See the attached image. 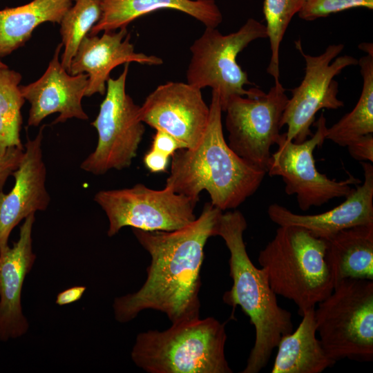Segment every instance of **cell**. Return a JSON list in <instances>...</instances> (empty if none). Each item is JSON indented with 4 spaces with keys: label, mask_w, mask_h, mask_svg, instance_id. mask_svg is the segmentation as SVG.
<instances>
[{
    "label": "cell",
    "mask_w": 373,
    "mask_h": 373,
    "mask_svg": "<svg viewBox=\"0 0 373 373\" xmlns=\"http://www.w3.org/2000/svg\"><path fill=\"white\" fill-rule=\"evenodd\" d=\"M209 117L200 142L182 149L171 156L166 186L199 201L206 191L211 203L220 210L235 209L260 187L266 171L239 157L225 141L222 108L218 93L212 90Z\"/></svg>",
    "instance_id": "obj_2"
},
{
    "label": "cell",
    "mask_w": 373,
    "mask_h": 373,
    "mask_svg": "<svg viewBox=\"0 0 373 373\" xmlns=\"http://www.w3.org/2000/svg\"><path fill=\"white\" fill-rule=\"evenodd\" d=\"M44 127L23 146L22 160L12 175L15 178L12 189L8 193L0 192V253L8 247L10 235L21 221L36 211H45L49 205L42 149Z\"/></svg>",
    "instance_id": "obj_14"
},
{
    "label": "cell",
    "mask_w": 373,
    "mask_h": 373,
    "mask_svg": "<svg viewBox=\"0 0 373 373\" xmlns=\"http://www.w3.org/2000/svg\"><path fill=\"white\" fill-rule=\"evenodd\" d=\"M295 46L305 60V75L291 91L280 126L287 127V140L300 143L312 135L311 126L320 110H336L344 106L338 97V83L334 77L345 68L357 65L358 60L347 55L338 56L344 49L343 44L329 45L316 56L304 52L300 39L295 41Z\"/></svg>",
    "instance_id": "obj_10"
},
{
    "label": "cell",
    "mask_w": 373,
    "mask_h": 373,
    "mask_svg": "<svg viewBox=\"0 0 373 373\" xmlns=\"http://www.w3.org/2000/svg\"><path fill=\"white\" fill-rule=\"evenodd\" d=\"M356 8L372 10L373 0H305L298 15L303 20L314 21Z\"/></svg>",
    "instance_id": "obj_27"
},
{
    "label": "cell",
    "mask_w": 373,
    "mask_h": 373,
    "mask_svg": "<svg viewBox=\"0 0 373 373\" xmlns=\"http://www.w3.org/2000/svg\"><path fill=\"white\" fill-rule=\"evenodd\" d=\"M350 155L360 162H373V133L361 137L347 146Z\"/></svg>",
    "instance_id": "obj_29"
},
{
    "label": "cell",
    "mask_w": 373,
    "mask_h": 373,
    "mask_svg": "<svg viewBox=\"0 0 373 373\" xmlns=\"http://www.w3.org/2000/svg\"><path fill=\"white\" fill-rule=\"evenodd\" d=\"M325 241L334 285L347 278L373 280V224L343 229Z\"/></svg>",
    "instance_id": "obj_20"
},
{
    "label": "cell",
    "mask_w": 373,
    "mask_h": 373,
    "mask_svg": "<svg viewBox=\"0 0 373 373\" xmlns=\"http://www.w3.org/2000/svg\"><path fill=\"white\" fill-rule=\"evenodd\" d=\"M223 211L207 202L198 218L171 231L133 229L151 256L146 278L135 292L116 298L115 319L127 323L145 309L164 313L172 324L200 317V271L208 239Z\"/></svg>",
    "instance_id": "obj_1"
},
{
    "label": "cell",
    "mask_w": 373,
    "mask_h": 373,
    "mask_svg": "<svg viewBox=\"0 0 373 373\" xmlns=\"http://www.w3.org/2000/svg\"><path fill=\"white\" fill-rule=\"evenodd\" d=\"M358 60L363 77L360 97L354 108L327 128L326 139L347 147L362 136L373 133V48Z\"/></svg>",
    "instance_id": "obj_23"
},
{
    "label": "cell",
    "mask_w": 373,
    "mask_h": 373,
    "mask_svg": "<svg viewBox=\"0 0 373 373\" xmlns=\"http://www.w3.org/2000/svg\"><path fill=\"white\" fill-rule=\"evenodd\" d=\"M94 200L108 218L109 237L125 227L149 231L180 229L196 219L194 210L198 202L169 186L156 190L143 184L99 191Z\"/></svg>",
    "instance_id": "obj_9"
},
{
    "label": "cell",
    "mask_w": 373,
    "mask_h": 373,
    "mask_svg": "<svg viewBox=\"0 0 373 373\" xmlns=\"http://www.w3.org/2000/svg\"><path fill=\"white\" fill-rule=\"evenodd\" d=\"M23 155V147L0 149V192L7 179L18 168Z\"/></svg>",
    "instance_id": "obj_28"
},
{
    "label": "cell",
    "mask_w": 373,
    "mask_h": 373,
    "mask_svg": "<svg viewBox=\"0 0 373 373\" xmlns=\"http://www.w3.org/2000/svg\"><path fill=\"white\" fill-rule=\"evenodd\" d=\"M325 241L298 226H279L258 261L277 296L293 301L298 314L314 309L334 283L325 259Z\"/></svg>",
    "instance_id": "obj_4"
},
{
    "label": "cell",
    "mask_w": 373,
    "mask_h": 373,
    "mask_svg": "<svg viewBox=\"0 0 373 373\" xmlns=\"http://www.w3.org/2000/svg\"><path fill=\"white\" fill-rule=\"evenodd\" d=\"M267 38L266 26L249 18L236 31L222 34L216 28H205L190 47L186 83L200 89L211 88L219 97L222 112L228 101L237 95H250L254 88L247 73L238 64V55L252 41Z\"/></svg>",
    "instance_id": "obj_7"
},
{
    "label": "cell",
    "mask_w": 373,
    "mask_h": 373,
    "mask_svg": "<svg viewBox=\"0 0 373 373\" xmlns=\"http://www.w3.org/2000/svg\"><path fill=\"white\" fill-rule=\"evenodd\" d=\"M247 222L238 210L222 213L216 229L229 249L231 289L224 292V302L240 306L255 329L254 346L242 373H258L268 363L281 338L293 331L291 314L278 305L267 274L251 262L246 249L244 232Z\"/></svg>",
    "instance_id": "obj_3"
},
{
    "label": "cell",
    "mask_w": 373,
    "mask_h": 373,
    "mask_svg": "<svg viewBox=\"0 0 373 373\" xmlns=\"http://www.w3.org/2000/svg\"><path fill=\"white\" fill-rule=\"evenodd\" d=\"M314 308L306 311L296 330L283 336L277 346L271 373H321L336 362L316 336Z\"/></svg>",
    "instance_id": "obj_21"
},
{
    "label": "cell",
    "mask_w": 373,
    "mask_h": 373,
    "mask_svg": "<svg viewBox=\"0 0 373 373\" xmlns=\"http://www.w3.org/2000/svg\"><path fill=\"white\" fill-rule=\"evenodd\" d=\"M126 28L118 31H104L101 36L86 35L79 44L71 61L70 75H88V84L85 97L104 95L111 70L116 66L131 62L157 66L162 59L155 55L136 52L130 41Z\"/></svg>",
    "instance_id": "obj_17"
},
{
    "label": "cell",
    "mask_w": 373,
    "mask_h": 373,
    "mask_svg": "<svg viewBox=\"0 0 373 373\" xmlns=\"http://www.w3.org/2000/svg\"><path fill=\"white\" fill-rule=\"evenodd\" d=\"M101 17L89 35L126 28L137 18L162 9L189 15L205 28H217L222 21L215 0H101Z\"/></svg>",
    "instance_id": "obj_19"
},
{
    "label": "cell",
    "mask_w": 373,
    "mask_h": 373,
    "mask_svg": "<svg viewBox=\"0 0 373 373\" xmlns=\"http://www.w3.org/2000/svg\"><path fill=\"white\" fill-rule=\"evenodd\" d=\"M227 338L224 323L199 317L164 331L140 333L131 358L148 373H231L224 352Z\"/></svg>",
    "instance_id": "obj_5"
},
{
    "label": "cell",
    "mask_w": 373,
    "mask_h": 373,
    "mask_svg": "<svg viewBox=\"0 0 373 373\" xmlns=\"http://www.w3.org/2000/svg\"><path fill=\"white\" fill-rule=\"evenodd\" d=\"M21 75L8 67L0 69V149L21 147V108L25 99L20 90Z\"/></svg>",
    "instance_id": "obj_24"
},
{
    "label": "cell",
    "mask_w": 373,
    "mask_h": 373,
    "mask_svg": "<svg viewBox=\"0 0 373 373\" xmlns=\"http://www.w3.org/2000/svg\"><path fill=\"white\" fill-rule=\"evenodd\" d=\"M73 0H32L0 10V59L23 46L44 22L60 23Z\"/></svg>",
    "instance_id": "obj_22"
},
{
    "label": "cell",
    "mask_w": 373,
    "mask_h": 373,
    "mask_svg": "<svg viewBox=\"0 0 373 373\" xmlns=\"http://www.w3.org/2000/svg\"><path fill=\"white\" fill-rule=\"evenodd\" d=\"M151 149L171 158L176 151L182 148L180 143L169 133L156 131L153 138Z\"/></svg>",
    "instance_id": "obj_30"
},
{
    "label": "cell",
    "mask_w": 373,
    "mask_h": 373,
    "mask_svg": "<svg viewBox=\"0 0 373 373\" xmlns=\"http://www.w3.org/2000/svg\"><path fill=\"white\" fill-rule=\"evenodd\" d=\"M128 68L129 63H126L117 78L108 79L105 97L91 123L97 132V144L80 168L95 175L129 167L145 132L140 106L126 92Z\"/></svg>",
    "instance_id": "obj_8"
},
{
    "label": "cell",
    "mask_w": 373,
    "mask_h": 373,
    "mask_svg": "<svg viewBox=\"0 0 373 373\" xmlns=\"http://www.w3.org/2000/svg\"><path fill=\"white\" fill-rule=\"evenodd\" d=\"M285 91L280 82L267 93L254 87L250 95L232 97L224 111L229 146L266 172L271 147L280 135V121L289 98Z\"/></svg>",
    "instance_id": "obj_11"
},
{
    "label": "cell",
    "mask_w": 373,
    "mask_h": 373,
    "mask_svg": "<svg viewBox=\"0 0 373 373\" xmlns=\"http://www.w3.org/2000/svg\"><path fill=\"white\" fill-rule=\"evenodd\" d=\"M209 112L201 89L188 83L168 82L146 97L139 116L155 131L171 135L182 149H193L205 133Z\"/></svg>",
    "instance_id": "obj_13"
},
{
    "label": "cell",
    "mask_w": 373,
    "mask_h": 373,
    "mask_svg": "<svg viewBox=\"0 0 373 373\" xmlns=\"http://www.w3.org/2000/svg\"><path fill=\"white\" fill-rule=\"evenodd\" d=\"M35 213L24 219L19 236L12 247L0 253V341L23 335L28 323L22 312L21 291L26 275L36 259L32 232Z\"/></svg>",
    "instance_id": "obj_18"
},
{
    "label": "cell",
    "mask_w": 373,
    "mask_h": 373,
    "mask_svg": "<svg viewBox=\"0 0 373 373\" xmlns=\"http://www.w3.org/2000/svg\"><path fill=\"white\" fill-rule=\"evenodd\" d=\"M170 157L151 149L144 156L143 162L152 173H160L166 170Z\"/></svg>",
    "instance_id": "obj_31"
},
{
    "label": "cell",
    "mask_w": 373,
    "mask_h": 373,
    "mask_svg": "<svg viewBox=\"0 0 373 373\" xmlns=\"http://www.w3.org/2000/svg\"><path fill=\"white\" fill-rule=\"evenodd\" d=\"M314 124L315 133L303 142L288 141L285 133L280 134L276 142L278 148L271 154L267 169L269 175L282 178L285 193L296 195L298 206L303 211L345 198L352 190L351 186L362 182L351 174L345 180H331L318 171L313 153L326 140L328 127L323 113Z\"/></svg>",
    "instance_id": "obj_12"
},
{
    "label": "cell",
    "mask_w": 373,
    "mask_h": 373,
    "mask_svg": "<svg viewBox=\"0 0 373 373\" xmlns=\"http://www.w3.org/2000/svg\"><path fill=\"white\" fill-rule=\"evenodd\" d=\"M6 67H8V66L0 60V69Z\"/></svg>",
    "instance_id": "obj_33"
},
{
    "label": "cell",
    "mask_w": 373,
    "mask_h": 373,
    "mask_svg": "<svg viewBox=\"0 0 373 373\" xmlns=\"http://www.w3.org/2000/svg\"><path fill=\"white\" fill-rule=\"evenodd\" d=\"M305 0H265L263 13L267 38L269 39L270 61L267 68L275 83L280 82L279 50L285 32L293 17L299 12Z\"/></svg>",
    "instance_id": "obj_26"
},
{
    "label": "cell",
    "mask_w": 373,
    "mask_h": 373,
    "mask_svg": "<svg viewBox=\"0 0 373 373\" xmlns=\"http://www.w3.org/2000/svg\"><path fill=\"white\" fill-rule=\"evenodd\" d=\"M86 287L75 286L60 292L56 300V303L60 306L70 304L79 300L83 296Z\"/></svg>",
    "instance_id": "obj_32"
},
{
    "label": "cell",
    "mask_w": 373,
    "mask_h": 373,
    "mask_svg": "<svg viewBox=\"0 0 373 373\" xmlns=\"http://www.w3.org/2000/svg\"><path fill=\"white\" fill-rule=\"evenodd\" d=\"M63 48L58 44L48 68L35 82L20 86L23 97L30 104L28 126H38L44 118L59 113L53 124L68 119L87 120L82 100L88 84L87 74L70 75L61 65L59 55Z\"/></svg>",
    "instance_id": "obj_15"
},
{
    "label": "cell",
    "mask_w": 373,
    "mask_h": 373,
    "mask_svg": "<svg viewBox=\"0 0 373 373\" xmlns=\"http://www.w3.org/2000/svg\"><path fill=\"white\" fill-rule=\"evenodd\" d=\"M60 22V34L64 51L61 64L68 72L73 57L84 37L99 21L101 0H74Z\"/></svg>",
    "instance_id": "obj_25"
},
{
    "label": "cell",
    "mask_w": 373,
    "mask_h": 373,
    "mask_svg": "<svg viewBox=\"0 0 373 373\" xmlns=\"http://www.w3.org/2000/svg\"><path fill=\"white\" fill-rule=\"evenodd\" d=\"M316 332L336 363L373 359V280L343 279L314 308Z\"/></svg>",
    "instance_id": "obj_6"
},
{
    "label": "cell",
    "mask_w": 373,
    "mask_h": 373,
    "mask_svg": "<svg viewBox=\"0 0 373 373\" xmlns=\"http://www.w3.org/2000/svg\"><path fill=\"white\" fill-rule=\"evenodd\" d=\"M360 162L364 181L356 185L338 206L318 214L301 215L274 203L267 209L269 219L278 226L303 227L323 240L345 229L373 224V166Z\"/></svg>",
    "instance_id": "obj_16"
}]
</instances>
